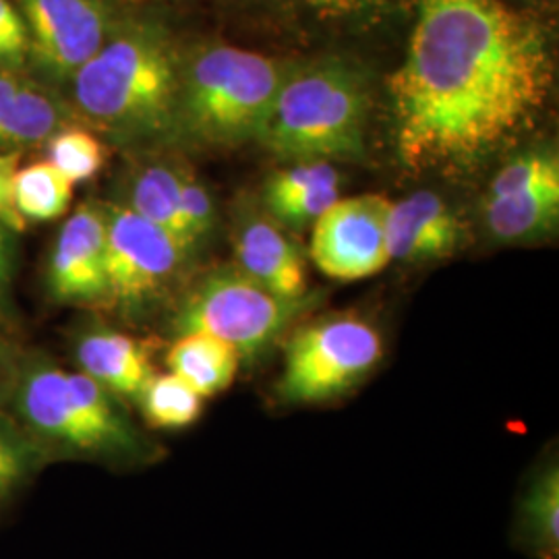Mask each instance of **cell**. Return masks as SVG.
Segmentation results:
<instances>
[{"mask_svg":"<svg viewBox=\"0 0 559 559\" xmlns=\"http://www.w3.org/2000/svg\"><path fill=\"white\" fill-rule=\"evenodd\" d=\"M392 201L359 195L334 201L313 222L309 253L323 276L357 282L380 274L390 263L388 214Z\"/></svg>","mask_w":559,"mask_h":559,"instance_id":"10","label":"cell"},{"mask_svg":"<svg viewBox=\"0 0 559 559\" xmlns=\"http://www.w3.org/2000/svg\"><path fill=\"white\" fill-rule=\"evenodd\" d=\"M25 348L7 330V323L0 321V411L7 408L15 381L20 376Z\"/></svg>","mask_w":559,"mask_h":559,"instance_id":"28","label":"cell"},{"mask_svg":"<svg viewBox=\"0 0 559 559\" xmlns=\"http://www.w3.org/2000/svg\"><path fill=\"white\" fill-rule=\"evenodd\" d=\"M180 164L150 162L138 168L127 189V207L162 228L170 239L177 240L185 253L193 258L180 216Z\"/></svg>","mask_w":559,"mask_h":559,"instance_id":"19","label":"cell"},{"mask_svg":"<svg viewBox=\"0 0 559 559\" xmlns=\"http://www.w3.org/2000/svg\"><path fill=\"white\" fill-rule=\"evenodd\" d=\"M20 265V230L0 221V321L13 318V293Z\"/></svg>","mask_w":559,"mask_h":559,"instance_id":"27","label":"cell"},{"mask_svg":"<svg viewBox=\"0 0 559 559\" xmlns=\"http://www.w3.org/2000/svg\"><path fill=\"white\" fill-rule=\"evenodd\" d=\"M52 464L32 436L0 411V510Z\"/></svg>","mask_w":559,"mask_h":559,"instance_id":"21","label":"cell"},{"mask_svg":"<svg viewBox=\"0 0 559 559\" xmlns=\"http://www.w3.org/2000/svg\"><path fill=\"white\" fill-rule=\"evenodd\" d=\"M369 90L340 59L293 67L260 141L282 160H357L365 154Z\"/></svg>","mask_w":559,"mask_h":559,"instance_id":"5","label":"cell"},{"mask_svg":"<svg viewBox=\"0 0 559 559\" xmlns=\"http://www.w3.org/2000/svg\"><path fill=\"white\" fill-rule=\"evenodd\" d=\"M189 255L127 205H106V307L124 318L150 313L179 282Z\"/></svg>","mask_w":559,"mask_h":559,"instance_id":"8","label":"cell"},{"mask_svg":"<svg viewBox=\"0 0 559 559\" xmlns=\"http://www.w3.org/2000/svg\"><path fill=\"white\" fill-rule=\"evenodd\" d=\"M489 233L503 242L537 240L551 235L559 221V180L522 187L485 200Z\"/></svg>","mask_w":559,"mask_h":559,"instance_id":"17","label":"cell"},{"mask_svg":"<svg viewBox=\"0 0 559 559\" xmlns=\"http://www.w3.org/2000/svg\"><path fill=\"white\" fill-rule=\"evenodd\" d=\"M305 307L307 300L282 299L237 265H222L180 297L173 330L177 336L198 332L224 340L251 362L286 334Z\"/></svg>","mask_w":559,"mask_h":559,"instance_id":"6","label":"cell"},{"mask_svg":"<svg viewBox=\"0 0 559 559\" xmlns=\"http://www.w3.org/2000/svg\"><path fill=\"white\" fill-rule=\"evenodd\" d=\"M237 267L249 278L282 299L307 297V270L299 247L288 239L278 224L261 214L240 221L235 235Z\"/></svg>","mask_w":559,"mask_h":559,"instance_id":"15","label":"cell"},{"mask_svg":"<svg viewBox=\"0 0 559 559\" xmlns=\"http://www.w3.org/2000/svg\"><path fill=\"white\" fill-rule=\"evenodd\" d=\"M318 13L328 17H340V15H353L365 9H371L383 0H307Z\"/></svg>","mask_w":559,"mask_h":559,"instance_id":"30","label":"cell"},{"mask_svg":"<svg viewBox=\"0 0 559 559\" xmlns=\"http://www.w3.org/2000/svg\"><path fill=\"white\" fill-rule=\"evenodd\" d=\"M522 526L543 558L558 559L559 473L556 464L547 466L531 485L522 501Z\"/></svg>","mask_w":559,"mask_h":559,"instance_id":"23","label":"cell"},{"mask_svg":"<svg viewBox=\"0 0 559 559\" xmlns=\"http://www.w3.org/2000/svg\"><path fill=\"white\" fill-rule=\"evenodd\" d=\"M338 200L340 175L330 162H295L265 185L270 214L295 228L313 224Z\"/></svg>","mask_w":559,"mask_h":559,"instance_id":"16","label":"cell"},{"mask_svg":"<svg viewBox=\"0 0 559 559\" xmlns=\"http://www.w3.org/2000/svg\"><path fill=\"white\" fill-rule=\"evenodd\" d=\"M44 280L48 297L59 305H106V205L83 201L62 222Z\"/></svg>","mask_w":559,"mask_h":559,"instance_id":"11","label":"cell"},{"mask_svg":"<svg viewBox=\"0 0 559 559\" xmlns=\"http://www.w3.org/2000/svg\"><path fill=\"white\" fill-rule=\"evenodd\" d=\"M78 117L62 94L27 78L0 71V154L41 147Z\"/></svg>","mask_w":559,"mask_h":559,"instance_id":"12","label":"cell"},{"mask_svg":"<svg viewBox=\"0 0 559 559\" xmlns=\"http://www.w3.org/2000/svg\"><path fill=\"white\" fill-rule=\"evenodd\" d=\"M168 371L193 388L201 399L218 396L233 385L240 355L224 340L207 334H180L166 355Z\"/></svg>","mask_w":559,"mask_h":559,"instance_id":"18","label":"cell"},{"mask_svg":"<svg viewBox=\"0 0 559 559\" xmlns=\"http://www.w3.org/2000/svg\"><path fill=\"white\" fill-rule=\"evenodd\" d=\"M180 216L191 251L198 253L201 245L212 237L216 207L207 187L187 168H182L180 177Z\"/></svg>","mask_w":559,"mask_h":559,"instance_id":"25","label":"cell"},{"mask_svg":"<svg viewBox=\"0 0 559 559\" xmlns=\"http://www.w3.org/2000/svg\"><path fill=\"white\" fill-rule=\"evenodd\" d=\"M4 411L50 462H96L122 471L160 459V448L127 415L117 396L44 353L25 350Z\"/></svg>","mask_w":559,"mask_h":559,"instance_id":"3","label":"cell"},{"mask_svg":"<svg viewBox=\"0 0 559 559\" xmlns=\"http://www.w3.org/2000/svg\"><path fill=\"white\" fill-rule=\"evenodd\" d=\"M145 423L162 431H179L198 423L203 413V399L175 373H156L143 388L140 399Z\"/></svg>","mask_w":559,"mask_h":559,"instance_id":"22","label":"cell"},{"mask_svg":"<svg viewBox=\"0 0 559 559\" xmlns=\"http://www.w3.org/2000/svg\"><path fill=\"white\" fill-rule=\"evenodd\" d=\"M75 182L48 160L20 166L11 182L13 207L25 222L59 221L71 207Z\"/></svg>","mask_w":559,"mask_h":559,"instance_id":"20","label":"cell"},{"mask_svg":"<svg viewBox=\"0 0 559 559\" xmlns=\"http://www.w3.org/2000/svg\"><path fill=\"white\" fill-rule=\"evenodd\" d=\"M180 55L152 21L112 25L69 83L75 117L129 150L177 141Z\"/></svg>","mask_w":559,"mask_h":559,"instance_id":"2","label":"cell"},{"mask_svg":"<svg viewBox=\"0 0 559 559\" xmlns=\"http://www.w3.org/2000/svg\"><path fill=\"white\" fill-rule=\"evenodd\" d=\"M464 239L459 214L438 193L417 191L390 205V261H431L452 255Z\"/></svg>","mask_w":559,"mask_h":559,"instance_id":"13","label":"cell"},{"mask_svg":"<svg viewBox=\"0 0 559 559\" xmlns=\"http://www.w3.org/2000/svg\"><path fill=\"white\" fill-rule=\"evenodd\" d=\"M46 160L55 164L69 180L94 179L106 162V147L96 133L81 127H64L44 145Z\"/></svg>","mask_w":559,"mask_h":559,"instance_id":"24","label":"cell"},{"mask_svg":"<svg viewBox=\"0 0 559 559\" xmlns=\"http://www.w3.org/2000/svg\"><path fill=\"white\" fill-rule=\"evenodd\" d=\"M383 359L378 328L357 316H330L299 328L284 348L278 396L286 404H323L367 380Z\"/></svg>","mask_w":559,"mask_h":559,"instance_id":"7","label":"cell"},{"mask_svg":"<svg viewBox=\"0 0 559 559\" xmlns=\"http://www.w3.org/2000/svg\"><path fill=\"white\" fill-rule=\"evenodd\" d=\"M293 67L226 44L180 57L177 141L210 150L260 141Z\"/></svg>","mask_w":559,"mask_h":559,"instance_id":"4","label":"cell"},{"mask_svg":"<svg viewBox=\"0 0 559 559\" xmlns=\"http://www.w3.org/2000/svg\"><path fill=\"white\" fill-rule=\"evenodd\" d=\"M29 40L20 11L11 0H0V71L25 73Z\"/></svg>","mask_w":559,"mask_h":559,"instance_id":"26","label":"cell"},{"mask_svg":"<svg viewBox=\"0 0 559 559\" xmlns=\"http://www.w3.org/2000/svg\"><path fill=\"white\" fill-rule=\"evenodd\" d=\"M17 168L20 154H0V221L21 233L25 228V222L21 221L11 200V182Z\"/></svg>","mask_w":559,"mask_h":559,"instance_id":"29","label":"cell"},{"mask_svg":"<svg viewBox=\"0 0 559 559\" xmlns=\"http://www.w3.org/2000/svg\"><path fill=\"white\" fill-rule=\"evenodd\" d=\"M29 40L34 80L62 92L112 29L104 0H11Z\"/></svg>","mask_w":559,"mask_h":559,"instance_id":"9","label":"cell"},{"mask_svg":"<svg viewBox=\"0 0 559 559\" xmlns=\"http://www.w3.org/2000/svg\"><path fill=\"white\" fill-rule=\"evenodd\" d=\"M78 371L100 383L122 402H138L156 376L145 342L108 325H87L73 342Z\"/></svg>","mask_w":559,"mask_h":559,"instance_id":"14","label":"cell"},{"mask_svg":"<svg viewBox=\"0 0 559 559\" xmlns=\"http://www.w3.org/2000/svg\"><path fill=\"white\" fill-rule=\"evenodd\" d=\"M551 85L539 21L503 0H417L390 80L400 162L411 170L477 164L535 124Z\"/></svg>","mask_w":559,"mask_h":559,"instance_id":"1","label":"cell"}]
</instances>
